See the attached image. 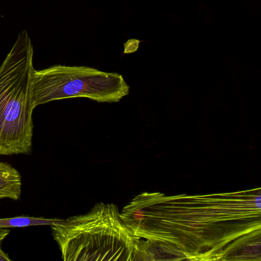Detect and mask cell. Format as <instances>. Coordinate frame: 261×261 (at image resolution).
Masks as SVG:
<instances>
[{
    "instance_id": "cell-5",
    "label": "cell",
    "mask_w": 261,
    "mask_h": 261,
    "mask_svg": "<svg viewBox=\"0 0 261 261\" xmlns=\"http://www.w3.org/2000/svg\"><path fill=\"white\" fill-rule=\"evenodd\" d=\"M22 176L14 167L0 162V200L19 201L22 195Z\"/></svg>"
},
{
    "instance_id": "cell-7",
    "label": "cell",
    "mask_w": 261,
    "mask_h": 261,
    "mask_svg": "<svg viewBox=\"0 0 261 261\" xmlns=\"http://www.w3.org/2000/svg\"><path fill=\"white\" fill-rule=\"evenodd\" d=\"M1 244L2 242H0V261H11L9 255L3 250Z\"/></svg>"
},
{
    "instance_id": "cell-4",
    "label": "cell",
    "mask_w": 261,
    "mask_h": 261,
    "mask_svg": "<svg viewBox=\"0 0 261 261\" xmlns=\"http://www.w3.org/2000/svg\"><path fill=\"white\" fill-rule=\"evenodd\" d=\"M121 74L84 66L55 65L36 70L33 75L35 108L56 100L85 97L99 103H117L129 94Z\"/></svg>"
},
{
    "instance_id": "cell-2",
    "label": "cell",
    "mask_w": 261,
    "mask_h": 261,
    "mask_svg": "<svg viewBox=\"0 0 261 261\" xmlns=\"http://www.w3.org/2000/svg\"><path fill=\"white\" fill-rule=\"evenodd\" d=\"M51 227L64 261H152L144 241L131 232L116 204L97 203Z\"/></svg>"
},
{
    "instance_id": "cell-8",
    "label": "cell",
    "mask_w": 261,
    "mask_h": 261,
    "mask_svg": "<svg viewBox=\"0 0 261 261\" xmlns=\"http://www.w3.org/2000/svg\"><path fill=\"white\" fill-rule=\"evenodd\" d=\"M10 230L9 228H0V242H2L9 234Z\"/></svg>"
},
{
    "instance_id": "cell-3",
    "label": "cell",
    "mask_w": 261,
    "mask_h": 261,
    "mask_svg": "<svg viewBox=\"0 0 261 261\" xmlns=\"http://www.w3.org/2000/svg\"><path fill=\"white\" fill-rule=\"evenodd\" d=\"M34 48L27 31L0 65V155L33 152Z\"/></svg>"
},
{
    "instance_id": "cell-6",
    "label": "cell",
    "mask_w": 261,
    "mask_h": 261,
    "mask_svg": "<svg viewBox=\"0 0 261 261\" xmlns=\"http://www.w3.org/2000/svg\"><path fill=\"white\" fill-rule=\"evenodd\" d=\"M60 218H37V217L17 216L0 218V228H15L33 226H51Z\"/></svg>"
},
{
    "instance_id": "cell-1",
    "label": "cell",
    "mask_w": 261,
    "mask_h": 261,
    "mask_svg": "<svg viewBox=\"0 0 261 261\" xmlns=\"http://www.w3.org/2000/svg\"><path fill=\"white\" fill-rule=\"evenodd\" d=\"M152 261H260L261 189L204 195L143 192L120 212Z\"/></svg>"
}]
</instances>
